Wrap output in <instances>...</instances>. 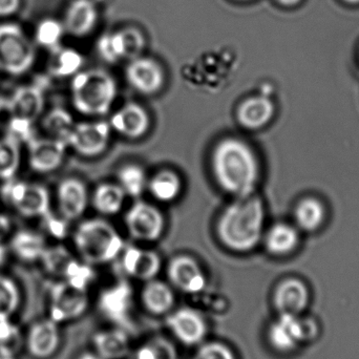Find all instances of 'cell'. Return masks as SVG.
Here are the masks:
<instances>
[{"mask_svg": "<svg viewBox=\"0 0 359 359\" xmlns=\"http://www.w3.org/2000/svg\"><path fill=\"white\" fill-rule=\"evenodd\" d=\"M147 189L159 202H174L181 194V179L174 170H160L153 178L149 180Z\"/></svg>", "mask_w": 359, "mask_h": 359, "instance_id": "cell-31", "label": "cell"}, {"mask_svg": "<svg viewBox=\"0 0 359 359\" xmlns=\"http://www.w3.org/2000/svg\"><path fill=\"white\" fill-rule=\"evenodd\" d=\"M44 219H46V225H48V230H50V233L54 234L56 236H61L63 234V225L59 219H55V217H50V219H48V217H43Z\"/></svg>", "mask_w": 359, "mask_h": 359, "instance_id": "cell-43", "label": "cell"}, {"mask_svg": "<svg viewBox=\"0 0 359 359\" xmlns=\"http://www.w3.org/2000/svg\"><path fill=\"white\" fill-rule=\"evenodd\" d=\"M78 359H103L100 355L95 352V353H84L80 355Z\"/></svg>", "mask_w": 359, "mask_h": 359, "instance_id": "cell-45", "label": "cell"}, {"mask_svg": "<svg viewBox=\"0 0 359 359\" xmlns=\"http://www.w3.org/2000/svg\"><path fill=\"white\" fill-rule=\"evenodd\" d=\"M276 105L266 96H252L245 99L236 109V120L245 130H259L273 119Z\"/></svg>", "mask_w": 359, "mask_h": 359, "instance_id": "cell-22", "label": "cell"}, {"mask_svg": "<svg viewBox=\"0 0 359 359\" xmlns=\"http://www.w3.org/2000/svg\"><path fill=\"white\" fill-rule=\"evenodd\" d=\"M144 46L143 34L134 27H128L101 36L97 41V52L103 61L114 65L123 59L132 60L141 56Z\"/></svg>", "mask_w": 359, "mask_h": 359, "instance_id": "cell-8", "label": "cell"}, {"mask_svg": "<svg viewBox=\"0 0 359 359\" xmlns=\"http://www.w3.org/2000/svg\"><path fill=\"white\" fill-rule=\"evenodd\" d=\"M11 249L23 262H35L41 259L46 246L43 238L31 230H20L11 241Z\"/></svg>", "mask_w": 359, "mask_h": 359, "instance_id": "cell-29", "label": "cell"}, {"mask_svg": "<svg viewBox=\"0 0 359 359\" xmlns=\"http://www.w3.org/2000/svg\"><path fill=\"white\" fill-rule=\"evenodd\" d=\"M20 165V145L12 135L0 139V180L14 178Z\"/></svg>", "mask_w": 359, "mask_h": 359, "instance_id": "cell-33", "label": "cell"}, {"mask_svg": "<svg viewBox=\"0 0 359 359\" xmlns=\"http://www.w3.org/2000/svg\"><path fill=\"white\" fill-rule=\"evenodd\" d=\"M238 1H248V0H238Z\"/></svg>", "mask_w": 359, "mask_h": 359, "instance_id": "cell-49", "label": "cell"}, {"mask_svg": "<svg viewBox=\"0 0 359 359\" xmlns=\"http://www.w3.org/2000/svg\"><path fill=\"white\" fill-rule=\"evenodd\" d=\"M40 261L48 272L55 276H63L65 280L79 265L62 247H46Z\"/></svg>", "mask_w": 359, "mask_h": 359, "instance_id": "cell-35", "label": "cell"}, {"mask_svg": "<svg viewBox=\"0 0 359 359\" xmlns=\"http://www.w3.org/2000/svg\"><path fill=\"white\" fill-rule=\"evenodd\" d=\"M118 185L122 188L126 196L138 198L147 189L149 179L141 166L128 164L118 172Z\"/></svg>", "mask_w": 359, "mask_h": 359, "instance_id": "cell-34", "label": "cell"}, {"mask_svg": "<svg viewBox=\"0 0 359 359\" xmlns=\"http://www.w3.org/2000/svg\"><path fill=\"white\" fill-rule=\"evenodd\" d=\"M67 145L52 138L32 139L29 142V163L34 172L48 174L62 164Z\"/></svg>", "mask_w": 359, "mask_h": 359, "instance_id": "cell-18", "label": "cell"}, {"mask_svg": "<svg viewBox=\"0 0 359 359\" xmlns=\"http://www.w3.org/2000/svg\"><path fill=\"white\" fill-rule=\"evenodd\" d=\"M141 299L147 311L155 316L170 313L175 305L172 289L165 283L156 278L145 285L141 293Z\"/></svg>", "mask_w": 359, "mask_h": 359, "instance_id": "cell-26", "label": "cell"}, {"mask_svg": "<svg viewBox=\"0 0 359 359\" xmlns=\"http://www.w3.org/2000/svg\"><path fill=\"white\" fill-rule=\"evenodd\" d=\"M126 194L118 184L103 183L93 194V206L103 215H115L121 211Z\"/></svg>", "mask_w": 359, "mask_h": 359, "instance_id": "cell-30", "label": "cell"}, {"mask_svg": "<svg viewBox=\"0 0 359 359\" xmlns=\"http://www.w3.org/2000/svg\"><path fill=\"white\" fill-rule=\"evenodd\" d=\"M98 21V11L92 0H74L65 13V32L75 36L84 37L94 31Z\"/></svg>", "mask_w": 359, "mask_h": 359, "instance_id": "cell-24", "label": "cell"}, {"mask_svg": "<svg viewBox=\"0 0 359 359\" xmlns=\"http://www.w3.org/2000/svg\"><path fill=\"white\" fill-rule=\"evenodd\" d=\"M318 334L320 328L313 318L278 314L268 330V341L276 351L290 353L302 345L313 341Z\"/></svg>", "mask_w": 359, "mask_h": 359, "instance_id": "cell-5", "label": "cell"}, {"mask_svg": "<svg viewBox=\"0 0 359 359\" xmlns=\"http://www.w3.org/2000/svg\"><path fill=\"white\" fill-rule=\"evenodd\" d=\"M326 217L324 203L313 196L303 198L295 206V224L303 231L314 232L320 229L324 225Z\"/></svg>", "mask_w": 359, "mask_h": 359, "instance_id": "cell-27", "label": "cell"}, {"mask_svg": "<svg viewBox=\"0 0 359 359\" xmlns=\"http://www.w3.org/2000/svg\"><path fill=\"white\" fill-rule=\"evenodd\" d=\"M135 359H176V356L170 344L158 339L141 348Z\"/></svg>", "mask_w": 359, "mask_h": 359, "instance_id": "cell-40", "label": "cell"}, {"mask_svg": "<svg viewBox=\"0 0 359 359\" xmlns=\"http://www.w3.org/2000/svg\"><path fill=\"white\" fill-rule=\"evenodd\" d=\"M35 61V48L18 25H0V71L18 76L27 73Z\"/></svg>", "mask_w": 359, "mask_h": 359, "instance_id": "cell-6", "label": "cell"}, {"mask_svg": "<svg viewBox=\"0 0 359 359\" xmlns=\"http://www.w3.org/2000/svg\"><path fill=\"white\" fill-rule=\"evenodd\" d=\"M88 307L86 288L63 282L55 285L50 290V318L57 324L77 320Z\"/></svg>", "mask_w": 359, "mask_h": 359, "instance_id": "cell-10", "label": "cell"}, {"mask_svg": "<svg viewBox=\"0 0 359 359\" xmlns=\"http://www.w3.org/2000/svg\"><path fill=\"white\" fill-rule=\"evenodd\" d=\"M65 32L63 23L54 19H46L38 25L36 38L41 46L53 48L58 46Z\"/></svg>", "mask_w": 359, "mask_h": 359, "instance_id": "cell-39", "label": "cell"}, {"mask_svg": "<svg viewBox=\"0 0 359 359\" xmlns=\"http://www.w3.org/2000/svg\"><path fill=\"white\" fill-rule=\"evenodd\" d=\"M166 325L183 345H198L206 337V322L202 314L192 308H180L172 312L166 320Z\"/></svg>", "mask_w": 359, "mask_h": 359, "instance_id": "cell-14", "label": "cell"}, {"mask_svg": "<svg viewBox=\"0 0 359 359\" xmlns=\"http://www.w3.org/2000/svg\"><path fill=\"white\" fill-rule=\"evenodd\" d=\"M82 65V57L74 50H60L53 61L52 71L56 76L65 77L78 73Z\"/></svg>", "mask_w": 359, "mask_h": 359, "instance_id": "cell-38", "label": "cell"}, {"mask_svg": "<svg viewBox=\"0 0 359 359\" xmlns=\"http://www.w3.org/2000/svg\"><path fill=\"white\" fill-rule=\"evenodd\" d=\"M215 182L226 194L247 198L255 194L261 176L259 160L253 149L240 139L219 141L211 155Z\"/></svg>", "mask_w": 359, "mask_h": 359, "instance_id": "cell-1", "label": "cell"}, {"mask_svg": "<svg viewBox=\"0 0 359 359\" xmlns=\"http://www.w3.org/2000/svg\"><path fill=\"white\" fill-rule=\"evenodd\" d=\"M20 304V291L16 283L0 274V318H11Z\"/></svg>", "mask_w": 359, "mask_h": 359, "instance_id": "cell-36", "label": "cell"}, {"mask_svg": "<svg viewBox=\"0 0 359 359\" xmlns=\"http://www.w3.org/2000/svg\"><path fill=\"white\" fill-rule=\"evenodd\" d=\"M21 0H0V17H8L19 10Z\"/></svg>", "mask_w": 359, "mask_h": 359, "instance_id": "cell-42", "label": "cell"}, {"mask_svg": "<svg viewBox=\"0 0 359 359\" xmlns=\"http://www.w3.org/2000/svg\"><path fill=\"white\" fill-rule=\"evenodd\" d=\"M54 320H43L29 328L25 339L27 351L33 358L46 359L52 358L60 346V331Z\"/></svg>", "mask_w": 359, "mask_h": 359, "instance_id": "cell-19", "label": "cell"}, {"mask_svg": "<svg viewBox=\"0 0 359 359\" xmlns=\"http://www.w3.org/2000/svg\"><path fill=\"white\" fill-rule=\"evenodd\" d=\"M265 208L257 196L236 198L219 215L217 234L223 246L245 253L257 248L264 236Z\"/></svg>", "mask_w": 359, "mask_h": 359, "instance_id": "cell-2", "label": "cell"}, {"mask_svg": "<svg viewBox=\"0 0 359 359\" xmlns=\"http://www.w3.org/2000/svg\"><path fill=\"white\" fill-rule=\"evenodd\" d=\"M343 1H345L346 4H358L359 0H343Z\"/></svg>", "mask_w": 359, "mask_h": 359, "instance_id": "cell-48", "label": "cell"}, {"mask_svg": "<svg viewBox=\"0 0 359 359\" xmlns=\"http://www.w3.org/2000/svg\"><path fill=\"white\" fill-rule=\"evenodd\" d=\"M133 293L130 285L126 282L117 283L101 294L99 308L111 322L118 325L128 324L132 309Z\"/></svg>", "mask_w": 359, "mask_h": 359, "instance_id": "cell-23", "label": "cell"}, {"mask_svg": "<svg viewBox=\"0 0 359 359\" xmlns=\"http://www.w3.org/2000/svg\"><path fill=\"white\" fill-rule=\"evenodd\" d=\"M57 200L62 219L75 221L86 212L88 204V190L79 179L67 178L58 185Z\"/></svg>", "mask_w": 359, "mask_h": 359, "instance_id": "cell-21", "label": "cell"}, {"mask_svg": "<svg viewBox=\"0 0 359 359\" xmlns=\"http://www.w3.org/2000/svg\"><path fill=\"white\" fill-rule=\"evenodd\" d=\"M93 343L96 353L103 359H122L130 351V339L121 329L97 333Z\"/></svg>", "mask_w": 359, "mask_h": 359, "instance_id": "cell-28", "label": "cell"}, {"mask_svg": "<svg viewBox=\"0 0 359 359\" xmlns=\"http://www.w3.org/2000/svg\"><path fill=\"white\" fill-rule=\"evenodd\" d=\"M111 126L109 122L90 121L76 123L67 141V147L78 155L95 158L107 151L111 140Z\"/></svg>", "mask_w": 359, "mask_h": 359, "instance_id": "cell-11", "label": "cell"}, {"mask_svg": "<svg viewBox=\"0 0 359 359\" xmlns=\"http://www.w3.org/2000/svg\"><path fill=\"white\" fill-rule=\"evenodd\" d=\"M75 124L71 114L60 107L52 109L42 121L43 130L50 138L61 141L67 145Z\"/></svg>", "mask_w": 359, "mask_h": 359, "instance_id": "cell-32", "label": "cell"}, {"mask_svg": "<svg viewBox=\"0 0 359 359\" xmlns=\"http://www.w3.org/2000/svg\"><path fill=\"white\" fill-rule=\"evenodd\" d=\"M72 101L78 113L88 117L107 115L118 95L115 78L100 69L79 72L71 86Z\"/></svg>", "mask_w": 359, "mask_h": 359, "instance_id": "cell-3", "label": "cell"}, {"mask_svg": "<svg viewBox=\"0 0 359 359\" xmlns=\"http://www.w3.org/2000/svg\"><path fill=\"white\" fill-rule=\"evenodd\" d=\"M128 84L144 96H153L163 88L165 74L155 59L139 56L128 62L126 69Z\"/></svg>", "mask_w": 359, "mask_h": 359, "instance_id": "cell-12", "label": "cell"}, {"mask_svg": "<svg viewBox=\"0 0 359 359\" xmlns=\"http://www.w3.org/2000/svg\"><path fill=\"white\" fill-rule=\"evenodd\" d=\"M6 182L2 196L17 212L27 217H43L50 213V194L43 185L12 180Z\"/></svg>", "mask_w": 359, "mask_h": 359, "instance_id": "cell-7", "label": "cell"}, {"mask_svg": "<svg viewBox=\"0 0 359 359\" xmlns=\"http://www.w3.org/2000/svg\"><path fill=\"white\" fill-rule=\"evenodd\" d=\"M23 345L20 329L11 318H0V352L17 356Z\"/></svg>", "mask_w": 359, "mask_h": 359, "instance_id": "cell-37", "label": "cell"}, {"mask_svg": "<svg viewBox=\"0 0 359 359\" xmlns=\"http://www.w3.org/2000/svg\"><path fill=\"white\" fill-rule=\"evenodd\" d=\"M121 265L122 269L130 278L149 282L159 274L161 259L156 251L134 246L124 247Z\"/></svg>", "mask_w": 359, "mask_h": 359, "instance_id": "cell-17", "label": "cell"}, {"mask_svg": "<svg viewBox=\"0 0 359 359\" xmlns=\"http://www.w3.org/2000/svg\"><path fill=\"white\" fill-rule=\"evenodd\" d=\"M276 1L284 6H293L299 4L302 0H276Z\"/></svg>", "mask_w": 359, "mask_h": 359, "instance_id": "cell-44", "label": "cell"}, {"mask_svg": "<svg viewBox=\"0 0 359 359\" xmlns=\"http://www.w3.org/2000/svg\"><path fill=\"white\" fill-rule=\"evenodd\" d=\"M194 359H236L229 347L221 343L205 344L196 352Z\"/></svg>", "mask_w": 359, "mask_h": 359, "instance_id": "cell-41", "label": "cell"}, {"mask_svg": "<svg viewBox=\"0 0 359 359\" xmlns=\"http://www.w3.org/2000/svg\"><path fill=\"white\" fill-rule=\"evenodd\" d=\"M168 276L172 286L188 294H198L206 287V276L196 259L178 255L168 264Z\"/></svg>", "mask_w": 359, "mask_h": 359, "instance_id": "cell-15", "label": "cell"}, {"mask_svg": "<svg viewBox=\"0 0 359 359\" xmlns=\"http://www.w3.org/2000/svg\"><path fill=\"white\" fill-rule=\"evenodd\" d=\"M111 130L124 138H142L151 128V117L144 107L138 103H126V105L113 114L109 120Z\"/></svg>", "mask_w": 359, "mask_h": 359, "instance_id": "cell-16", "label": "cell"}, {"mask_svg": "<svg viewBox=\"0 0 359 359\" xmlns=\"http://www.w3.org/2000/svg\"><path fill=\"white\" fill-rule=\"evenodd\" d=\"M0 359H17L16 356L11 355V354L2 353L0 352Z\"/></svg>", "mask_w": 359, "mask_h": 359, "instance_id": "cell-47", "label": "cell"}, {"mask_svg": "<svg viewBox=\"0 0 359 359\" xmlns=\"http://www.w3.org/2000/svg\"><path fill=\"white\" fill-rule=\"evenodd\" d=\"M74 243L82 259L92 265L109 263L124 249L119 232L102 219H90L80 223L74 233Z\"/></svg>", "mask_w": 359, "mask_h": 359, "instance_id": "cell-4", "label": "cell"}, {"mask_svg": "<svg viewBox=\"0 0 359 359\" xmlns=\"http://www.w3.org/2000/svg\"><path fill=\"white\" fill-rule=\"evenodd\" d=\"M124 222L130 236L140 242H156L165 228V219L160 209L144 201H138L128 209Z\"/></svg>", "mask_w": 359, "mask_h": 359, "instance_id": "cell-9", "label": "cell"}, {"mask_svg": "<svg viewBox=\"0 0 359 359\" xmlns=\"http://www.w3.org/2000/svg\"><path fill=\"white\" fill-rule=\"evenodd\" d=\"M44 99L38 86H25L17 88L8 102L11 119L33 124L43 111Z\"/></svg>", "mask_w": 359, "mask_h": 359, "instance_id": "cell-20", "label": "cell"}, {"mask_svg": "<svg viewBox=\"0 0 359 359\" xmlns=\"http://www.w3.org/2000/svg\"><path fill=\"white\" fill-rule=\"evenodd\" d=\"M264 238L266 250L274 257H286L299 247V228L287 223L274 224Z\"/></svg>", "mask_w": 359, "mask_h": 359, "instance_id": "cell-25", "label": "cell"}, {"mask_svg": "<svg viewBox=\"0 0 359 359\" xmlns=\"http://www.w3.org/2000/svg\"><path fill=\"white\" fill-rule=\"evenodd\" d=\"M310 290L301 278H288L278 283L273 293V305L278 314L303 316L310 305Z\"/></svg>", "mask_w": 359, "mask_h": 359, "instance_id": "cell-13", "label": "cell"}, {"mask_svg": "<svg viewBox=\"0 0 359 359\" xmlns=\"http://www.w3.org/2000/svg\"><path fill=\"white\" fill-rule=\"evenodd\" d=\"M6 247L1 243V238H0V266L4 264V259H6Z\"/></svg>", "mask_w": 359, "mask_h": 359, "instance_id": "cell-46", "label": "cell"}]
</instances>
